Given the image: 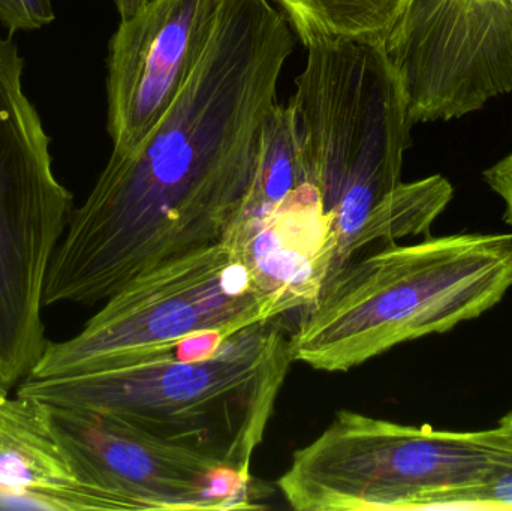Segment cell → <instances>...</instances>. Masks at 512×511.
<instances>
[{"label": "cell", "instance_id": "cell-3", "mask_svg": "<svg viewBox=\"0 0 512 511\" xmlns=\"http://www.w3.org/2000/svg\"><path fill=\"white\" fill-rule=\"evenodd\" d=\"M282 318L254 324L210 357L18 384L15 395L117 417L251 476L292 360Z\"/></svg>", "mask_w": 512, "mask_h": 511}, {"label": "cell", "instance_id": "cell-9", "mask_svg": "<svg viewBox=\"0 0 512 511\" xmlns=\"http://www.w3.org/2000/svg\"><path fill=\"white\" fill-rule=\"evenodd\" d=\"M382 47L411 125L457 119L512 92L511 0H412Z\"/></svg>", "mask_w": 512, "mask_h": 511}, {"label": "cell", "instance_id": "cell-2", "mask_svg": "<svg viewBox=\"0 0 512 511\" xmlns=\"http://www.w3.org/2000/svg\"><path fill=\"white\" fill-rule=\"evenodd\" d=\"M511 288L512 234L393 243L328 279L289 335L292 360L348 372L397 345L481 317Z\"/></svg>", "mask_w": 512, "mask_h": 511}, {"label": "cell", "instance_id": "cell-7", "mask_svg": "<svg viewBox=\"0 0 512 511\" xmlns=\"http://www.w3.org/2000/svg\"><path fill=\"white\" fill-rule=\"evenodd\" d=\"M23 71L17 45L0 38V384L8 390L29 377L47 347L45 284L74 212Z\"/></svg>", "mask_w": 512, "mask_h": 511}, {"label": "cell", "instance_id": "cell-4", "mask_svg": "<svg viewBox=\"0 0 512 511\" xmlns=\"http://www.w3.org/2000/svg\"><path fill=\"white\" fill-rule=\"evenodd\" d=\"M306 47V68L288 107L307 180L333 218L331 278L360 258L370 218L402 185L412 125L402 81L382 45Z\"/></svg>", "mask_w": 512, "mask_h": 511}, {"label": "cell", "instance_id": "cell-1", "mask_svg": "<svg viewBox=\"0 0 512 511\" xmlns=\"http://www.w3.org/2000/svg\"><path fill=\"white\" fill-rule=\"evenodd\" d=\"M268 0H224L194 74L147 137L111 155L74 209L45 306L95 305L165 261L222 242L254 183L262 131L294 53Z\"/></svg>", "mask_w": 512, "mask_h": 511}, {"label": "cell", "instance_id": "cell-10", "mask_svg": "<svg viewBox=\"0 0 512 511\" xmlns=\"http://www.w3.org/2000/svg\"><path fill=\"white\" fill-rule=\"evenodd\" d=\"M108 54L111 155L132 152L176 101L209 47L224 0H114Z\"/></svg>", "mask_w": 512, "mask_h": 511}, {"label": "cell", "instance_id": "cell-6", "mask_svg": "<svg viewBox=\"0 0 512 511\" xmlns=\"http://www.w3.org/2000/svg\"><path fill=\"white\" fill-rule=\"evenodd\" d=\"M493 455V429L435 431L340 410L292 455L277 488L298 511L429 510L480 482Z\"/></svg>", "mask_w": 512, "mask_h": 511}, {"label": "cell", "instance_id": "cell-15", "mask_svg": "<svg viewBox=\"0 0 512 511\" xmlns=\"http://www.w3.org/2000/svg\"><path fill=\"white\" fill-rule=\"evenodd\" d=\"M54 17L53 0H0V23L9 35L42 29Z\"/></svg>", "mask_w": 512, "mask_h": 511}, {"label": "cell", "instance_id": "cell-17", "mask_svg": "<svg viewBox=\"0 0 512 511\" xmlns=\"http://www.w3.org/2000/svg\"><path fill=\"white\" fill-rule=\"evenodd\" d=\"M8 395V389H6V387H3L2 384H0V399L6 398V396Z\"/></svg>", "mask_w": 512, "mask_h": 511}, {"label": "cell", "instance_id": "cell-16", "mask_svg": "<svg viewBox=\"0 0 512 511\" xmlns=\"http://www.w3.org/2000/svg\"><path fill=\"white\" fill-rule=\"evenodd\" d=\"M487 185L504 200V219L512 227V152L484 171Z\"/></svg>", "mask_w": 512, "mask_h": 511}, {"label": "cell", "instance_id": "cell-18", "mask_svg": "<svg viewBox=\"0 0 512 511\" xmlns=\"http://www.w3.org/2000/svg\"><path fill=\"white\" fill-rule=\"evenodd\" d=\"M511 6H512V0H511Z\"/></svg>", "mask_w": 512, "mask_h": 511}, {"label": "cell", "instance_id": "cell-13", "mask_svg": "<svg viewBox=\"0 0 512 511\" xmlns=\"http://www.w3.org/2000/svg\"><path fill=\"white\" fill-rule=\"evenodd\" d=\"M304 45L348 41L384 45L412 0H277Z\"/></svg>", "mask_w": 512, "mask_h": 511}, {"label": "cell", "instance_id": "cell-11", "mask_svg": "<svg viewBox=\"0 0 512 511\" xmlns=\"http://www.w3.org/2000/svg\"><path fill=\"white\" fill-rule=\"evenodd\" d=\"M222 242L237 252L277 318L319 299L337 245L333 218L310 183L268 212L237 218Z\"/></svg>", "mask_w": 512, "mask_h": 511}, {"label": "cell", "instance_id": "cell-5", "mask_svg": "<svg viewBox=\"0 0 512 511\" xmlns=\"http://www.w3.org/2000/svg\"><path fill=\"white\" fill-rule=\"evenodd\" d=\"M273 318L237 252L219 242L132 278L74 338L47 344L27 378L206 359L240 330Z\"/></svg>", "mask_w": 512, "mask_h": 511}, {"label": "cell", "instance_id": "cell-8", "mask_svg": "<svg viewBox=\"0 0 512 511\" xmlns=\"http://www.w3.org/2000/svg\"><path fill=\"white\" fill-rule=\"evenodd\" d=\"M45 405L51 431L96 510L264 509L255 501L259 488L252 477L212 456L159 440L110 414Z\"/></svg>", "mask_w": 512, "mask_h": 511}, {"label": "cell", "instance_id": "cell-12", "mask_svg": "<svg viewBox=\"0 0 512 511\" xmlns=\"http://www.w3.org/2000/svg\"><path fill=\"white\" fill-rule=\"evenodd\" d=\"M0 488L44 510H96L51 431L47 405L26 396L0 399Z\"/></svg>", "mask_w": 512, "mask_h": 511}, {"label": "cell", "instance_id": "cell-14", "mask_svg": "<svg viewBox=\"0 0 512 511\" xmlns=\"http://www.w3.org/2000/svg\"><path fill=\"white\" fill-rule=\"evenodd\" d=\"M495 455L480 482L438 495L429 510H512V435L493 428Z\"/></svg>", "mask_w": 512, "mask_h": 511}]
</instances>
